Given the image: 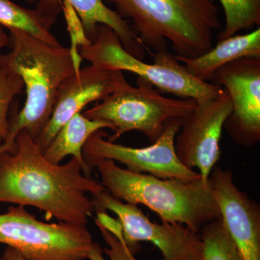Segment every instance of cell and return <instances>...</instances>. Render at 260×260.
<instances>
[{
    "label": "cell",
    "instance_id": "obj_8",
    "mask_svg": "<svg viewBox=\"0 0 260 260\" xmlns=\"http://www.w3.org/2000/svg\"><path fill=\"white\" fill-rule=\"evenodd\" d=\"M95 211L110 210L123 229L124 242L133 254L139 252L140 242L152 243L161 251L162 260H203V244L199 234L185 225L153 223L138 205L123 203L107 191L91 194Z\"/></svg>",
    "mask_w": 260,
    "mask_h": 260
},
{
    "label": "cell",
    "instance_id": "obj_17",
    "mask_svg": "<svg viewBox=\"0 0 260 260\" xmlns=\"http://www.w3.org/2000/svg\"><path fill=\"white\" fill-rule=\"evenodd\" d=\"M55 17L44 14L15 4L10 0H0V25L8 30H17L39 39L52 47H61L51 28Z\"/></svg>",
    "mask_w": 260,
    "mask_h": 260
},
{
    "label": "cell",
    "instance_id": "obj_13",
    "mask_svg": "<svg viewBox=\"0 0 260 260\" xmlns=\"http://www.w3.org/2000/svg\"><path fill=\"white\" fill-rule=\"evenodd\" d=\"M230 169L213 168L209 184L227 232L244 260H260V208L238 189Z\"/></svg>",
    "mask_w": 260,
    "mask_h": 260
},
{
    "label": "cell",
    "instance_id": "obj_19",
    "mask_svg": "<svg viewBox=\"0 0 260 260\" xmlns=\"http://www.w3.org/2000/svg\"><path fill=\"white\" fill-rule=\"evenodd\" d=\"M203 260H244L221 219L209 222L200 231Z\"/></svg>",
    "mask_w": 260,
    "mask_h": 260
},
{
    "label": "cell",
    "instance_id": "obj_21",
    "mask_svg": "<svg viewBox=\"0 0 260 260\" xmlns=\"http://www.w3.org/2000/svg\"><path fill=\"white\" fill-rule=\"evenodd\" d=\"M103 239L109 247L103 249L100 244L94 243L88 254L90 260H137L125 242H121L95 220Z\"/></svg>",
    "mask_w": 260,
    "mask_h": 260
},
{
    "label": "cell",
    "instance_id": "obj_7",
    "mask_svg": "<svg viewBox=\"0 0 260 260\" xmlns=\"http://www.w3.org/2000/svg\"><path fill=\"white\" fill-rule=\"evenodd\" d=\"M0 244L27 260H85L93 242L86 226L44 223L18 205L0 214Z\"/></svg>",
    "mask_w": 260,
    "mask_h": 260
},
{
    "label": "cell",
    "instance_id": "obj_24",
    "mask_svg": "<svg viewBox=\"0 0 260 260\" xmlns=\"http://www.w3.org/2000/svg\"><path fill=\"white\" fill-rule=\"evenodd\" d=\"M9 37L7 35L3 27L0 25V50L9 44Z\"/></svg>",
    "mask_w": 260,
    "mask_h": 260
},
{
    "label": "cell",
    "instance_id": "obj_6",
    "mask_svg": "<svg viewBox=\"0 0 260 260\" xmlns=\"http://www.w3.org/2000/svg\"><path fill=\"white\" fill-rule=\"evenodd\" d=\"M138 86L123 82L110 95L82 114L92 120L109 123L114 142L127 132L137 130L153 143L160 138L168 121L186 119L197 107L193 99H171L158 93L151 83L138 78Z\"/></svg>",
    "mask_w": 260,
    "mask_h": 260
},
{
    "label": "cell",
    "instance_id": "obj_12",
    "mask_svg": "<svg viewBox=\"0 0 260 260\" xmlns=\"http://www.w3.org/2000/svg\"><path fill=\"white\" fill-rule=\"evenodd\" d=\"M125 80L119 70L103 69L93 64L80 68L65 79L58 89L50 119L35 140L42 152L67 121L90 103L110 95Z\"/></svg>",
    "mask_w": 260,
    "mask_h": 260
},
{
    "label": "cell",
    "instance_id": "obj_26",
    "mask_svg": "<svg viewBox=\"0 0 260 260\" xmlns=\"http://www.w3.org/2000/svg\"><path fill=\"white\" fill-rule=\"evenodd\" d=\"M155 260H158V259H155Z\"/></svg>",
    "mask_w": 260,
    "mask_h": 260
},
{
    "label": "cell",
    "instance_id": "obj_11",
    "mask_svg": "<svg viewBox=\"0 0 260 260\" xmlns=\"http://www.w3.org/2000/svg\"><path fill=\"white\" fill-rule=\"evenodd\" d=\"M209 83L225 89L232 112L223 128L237 144L254 146L260 140V57H245L224 65Z\"/></svg>",
    "mask_w": 260,
    "mask_h": 260
},
{
    "label": "cell",
    "instance_id": "obj_23",
    "mask_svg": "<svg viewBox=\"0 0 260 260\" xmlns=\"http://www.w3.org/2000/svg\"><path fill=\"white\" fill-rule=\"evenodd\" d=\"M2 258L3 260H27L18 250L11 246H8L5 249Z\"/></svg>",
    "mask_w": 260,
    "mask_h": 260
},
{
    "label": "cell",
    "instance_id": "obj_5",
    "mask_svg": "<svg viewBox=\"0 0 260 260\" xmlns=\"http://www.w3.org/2000/svg\"><path fill=\"white\" fill-rule=\"evenodd\" d=\"M78 53L91 64L103 69L134 73L160 91L180 99L203 102L216 99L223 92V87L192 76L168 50L153 53V63L138 59L124 49L119 37L107 25H99L95 40L79 47Z\"/></svg>",
    "mask_w": 260,
    "mask_h": 260
},
{
    "label": "cell",
    "instance_id": "obj_20",
    "mask_svg": "<svg viewBox=\"0 0 260 260\" xmlns=\"http://www.w3.org/2000/svg\"><path fill=\"white\" fill-rule=\"evenodd\" d=\"M23 87V80L19 75L0 66V146L4 144L9 134L10 107Z\"/></svg>",
    "mask_w": 260,
    "mask_h": 260
},
{
    "label": "cell",
    "instance_id": "obj_15",
    "mask_svg": "<svg viewBox=\"0 0 260 260\" xmlns=\"http://www.w3.org/2000/svg\"><path fill=\"white\" fill-rule=\"evenodd\" d=\"M175 56L192 76L210 82L214 73L224 65L242 58L260 57V28L220 41L209 51L197 57Z\"/></svg>",
    "mask_w": 260,
    "mask_h": 260
},
{
    "label": "cell",
    "instance_id": "obj_22",
    "mask_svg": "<svg viewBox=\"0 0 260 260\" xmlns=\"http://www.w3.org/2000/svg\"><path fill=\"white\" fill-rule=\"evenodd\" d=\"M96 220L101 225L105 228L109 232L112 233L114 237L121 242H124L123 237L122 225L118 219H115L108 215L106 211H97Z\"/></svg>",
    "mask_w": 260,
    "mask_h": 260
},
{
    "label": "cell",
    "instance_id": "obj_9",
    "mask_svg": "<svg viewBox=\"0 0 260 260\" xmlns=\"http://www.w3.org/2000/svg\"><path fill=\"white\" fill-rule=\"evenodd\" d=\"M185 119L168 121L160 138L150 146L142 148L116 144L104 139L108 136L107 133L99 130L84 145V160L91 169L97 160L107 159L124 164L130 172L150 174L160 179L184 181L202 179L199 173L183 165L176 154L174 140Z\"/></svg>",
    "mask_w": 260,
    "mask_h": 260
},
{
    "label": "cell",
    "instance_id": "obj_2",
    "mask_svg": "<svg viewBox=\"0 0 260 260\" xmlns=\"http://www.w3.org/2000/svg\"><path fill=\"white\" fill-rule=\"evenodd\" d=\"M129 23L151 55L168 50L194 58L214 47L215 32L222 28L215 0H104Z\"/></svg>",
    "mask_w": 260,
    "mask_h": 260
},
{
    "label": "cell",
    "instance_id": "obj_16",
    "mask_svg": "<svg viewBox=\"0 0 260 260\" xmlns=\"http://www.w3.org/2000/svg\"><path fill=\"white\" fill-rule=\"evenodd\" d=\"M104 128L113 130L109 123L92 120L85 117L81 112L73 116L61 126L50 144L43 152L44 156L52 164H60L68 155L76 158L83 168V174L90 177L92 169L85 162L83 149L90 136Z\"/></svg>",
    "mask_w": 260,
    "mask_h": 260
},
{
    "label": "cell",
    "instance_id": "obj_25",
    "mask_svg": "<svg viewBox=\"0 0 260 260\" xmlns=\"http://www.w3.org/2000/svg\"><path fill=\"white\" fill-rule=\"evenodd\" d=\"M0 260H3V258L0 257Z\"/></svg>",
    "mask_w": 260,
    "mask_h": 260
},
{
    "label": "cell",
    "instance_id": "obj_10",
    "mask_svg": "<svg viewBox=\"0 0 260 260\" xmlns=\"http://www.w3.org/2000/svg\"><path fill=\"white\" fill-rule=\"evenodd\" d=\"M232 112L230 95L224 88L213 100L197 102L194 112L183 122L174 140L176 154L183 165L197 169L202 180L208 181L220 158L224 124Z\"/></svg>",
    "mask_w": 260,
    "mask_h": 260
},
{
    "label": "cell",
    "instance_id": "obj_4",
    "mask_svg": "<svg viewBox=\"0 0 260 260\" xmlns=\"http://www.w3.org/2000/svg\"><path fill=\"white\" fill-rule=\"evenodd\" d=\"M101 184L112 197L133 205H143L162 222L185 225L199 234L209 222L221 219L209 181L160 179L118 167L113 160H99L92 166Z\"/></svg>",
    "mask_w": 260,
    "mask_h": 260
},
{
    "label": "cell",
    "instance_id": "obj_1",
    "mask_svg": "<svg viewBox=\"0 0 260 260\" xmlns=\"http://www.w3.org/2000/svg\"><path fill=\"white\" fill-rule=\"evenodd\" d=\"M102 191L76 158L63 165L47 160L25 130L17 135L13 153H0V203L35 207L47 219L86 226L95 211L88 194Z\"/></svg>",
    "mask_w": 260,
    "mask_h": 260
},
{
    "label": "cell",
    "instance_id": "obj_14",
    "mask_svg": "<svg viewBox=\"0 0 260 260\" xmlns=\"http://www.w3.org/2000/svg\"><path fill=\"white\" fill-rule=\"evenodd\" d=\"M37 2L36 9L44 14L56 18L62 12L63 3L70 5L78 15L85 37L90 43L97 37L99 25L112 28L120 39L123 47L132 55L144 59L145 49L139 38L127 21L121 18L115 10L109 8L104 0H28Z\"/></svg>",
    "mask_w": 260,
    "mask_h": 260
},
{
    "label": "cell",
    "instance_id": "obj_3",
    "mask_svg": "<svg viewBox=\"0 0 260 260\" xmlns=\"http://www.w3.org/2000/svg\"><path fill=\"white\" fill-rule=\"evenodd\" d=\"M10 32L11 51L0 54V66L21 78L26 101L22 110L10 121L9 134L0 146V153L15 151V138L23 130L37 139L50 119L61 83L79 71L70 48L48 45L20 30Z\"/></svg>",
    "mask_w": 260,
    "mask_h": 260
},
{
    "label": "cell",
    "instance_id": "obj_18",
    "mask_svg": "<svg viewBox=\"0 0 260 260\" xmlns=\"http://www.w3.org/2000/svg\"><path fill=\"white\" fill-rule=\"evenodd\" d=\"M225 14V25L218 42L254 27L259 28L260 0H220Z\"/></svg>",
    "mask_w": 260,
    "mask_h": 260
}]
</instances>
